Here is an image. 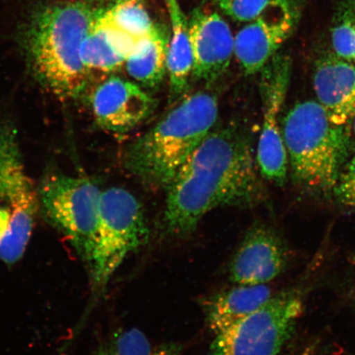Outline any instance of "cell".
Listing matches in <instances>:
<instances>
[{"instance_id":"6da1fadb","label":"cell","mask_w":355,"mask_h":355,"mask_svg":"<svg viewBox=\"0 0 355 355\" xmlns=\"http://www.w3.org/2000/svg\"><path fill=\"white\" fill-rule=\"evenodd\" d=\"M259 171L250 132L237 123L213 128L166 189V232L184 238L216 208L257 206L266 195Z\"/></svg>"},{"instance_id":"8fae6325","label":"cell","mask_w":355,"mask_h":355,"mask_svg":"<svg viewBox=\"0 0 355 355\" xmlns=\"http://www.w3.org/2000/svg\"><path fill=\"white\" fill-rule=\"evenodd\" d=\"M193 65L192 78L210 84L229 68L234 55V37L230 26L216 12L197 8L189 20Z\"/></svg>"},{"instance_id":"5b68a950","label":"cell","mask_w":355,"mask_h":355,"mask_svg":"<svg viewBox=\"0 0 355 355\" xmlns=\"http://www.w3.org/2000/svg\"><path fill=\"white\" fill-rule=\"evenodd\" d=\"M148 239L143 207L130 191L113 187L101 192L98 228L87 261L93 288L103 291L126 257Z\"/></svg>"},{"instance_id":"484cf974","label":"cell","mask_w":355,"mask_h":355,"mask_svg":"<svg viewBox=\"0 0 355 355\" xmlns=\"http://www.w3.org/2000/svg\"><path fill=\"white\" fill-rule=\"evenodd\" d=\"M352 130H353V135H354V144H355V119H354V121L352 123Z\"/></svg>"},{"instance_id":"2e32d148","label":"cell","mask_w":355,"mask_h":355,"mask_svg":"<svg viewBox=\"0 0 355 355\" xmlns=\"http://www.w3.org/2000/svg\"><path fill=\"white\" fill-rule=\"evenodd\" d=\"M171 21L166 73L168 77V103L174 104L187 92L192 78L193 58L191 46L189 20L178 0H166Z\"/></svg>"},{"instance_id":"30bf717a","label":"cell","mask_w":355,"mask_h":355,"mask_svg":"<svg viewBox=\"0 0 355 355\" xmlns=\"http://www.w3.org/2000/svg\"><path fill=\"white\" fill-rule=\"evenodd\" d=\"M290 248L272 226H251L230 261V279L237 285H263L281 276L290 263Z\"/></svg>"},{"instance_id":"9c48e42d","label":"cell","mask_w":355,"mask_h":355,"mask_svg":"<svg viewBox=\"0 0 355 355\" xmlns=\"http://www.w3.org/2000/svg\"><path fill=\"white\" fill-rule=\"evenodd\" d=\"M39 194L26 175L12 125L0 126V203L7 204L11 218L8 234L17 239L32 236Z\"/></svg>"},{"instance_id":"d6986e66","label":"cell","mask_w":355,"mask_h":355,"mask_svg":"<svg viewBox=\"0 0 355 355\" xmlns=\"http://www.w3.org/2000/svg\"><path fill=\"white\" fill-rule=\"evenodd\" d=\"M98 15L102 20L137 40L146 37L155 25L144 0H116L109 8L98 11Z\"/></svg>"},{"instance_id":"ac0fdd59","label":"cell","mask_w":355,"mask_h":355,"mask_svg":"<svg viewBox=\"0 0 355 355\" xmlns=\"http://www.w3.org/2000/svg\"><path fill=\"white\" fill-rule=\"evenodd\" d=\"M81 57L84 65L89 70L103 73L116 72L125 63V60L115 50L107 31L97 20L96 15L82 44Z\"/></svg>"},{"instance_id":"ba28073f","label":"cell","mask_w":355,"mask_h":355,"mask_svg":"<svg viewBox=\"0 0 355 355\" xmlns=\"http://www.w3.org/2000/svg\"><path fill=\"white\" fill-rule=\"evenodd\" d=\"M261 72L259 88L263 122L257 144V164L264 179L283 186L287 180L288 162L279 119L290 87L291 58L277 54Z\"/></svg>"},{"instance_id":"cb8c5ba5","label":"cell","mask_w":355,"mask_h":355,"mask_svg":"<svg viewBox=\"0 0 355 355\" xmlns=\"http://www.w3.org/2000/svg\"><path fill=\"white\" fill-rule=\"evenodd\" d=\"M181 345L177 343H165L153 349L149 355H181Z\"/></svg>"},{"instance_id":"d4e9b609","label":"cell","mask_w":355,"mask_h":355,"mask_svg":"<svg viewBox=\"0 0 355 355\" xmlns=\"http://www.w3.org/2000/svg\"><path fill=\"white\" fill-rule=\"evenodd\" d=\"M11 212L7 207H0V241L10 225Z\"/></svg>"},{"instance_id":"603a6c76","label":"cell","mask_w":355,"mask_h":355,"mask_svg":"<svg viewBox=\"0 0 355 355\" xmlns=\"http://www.w3.org/2000/svg\"><path fill=\"white\" fill-rule=\"evenodd\" d=\"M332 194L337 203L355 211V155L345 166Z\"/></svg>"},{"instance_id":"52a82bcc","label":"cell","mask_w":355,"mask_h":355,"mask_svg":"<svg viewBox=\"0 0 355 355\" xmlns=\"http://www.w3.org/2000/svg\"><path fill=\"white\" fill-rule=\"evenodd\" d=\"M101 192L86 178L52 175L43 180L38 193L48 218L86 261L98 228Z\"/></svg>"},{"instance_id":"277c9868","label":"cell","mask_w":355,"mask_h":355,"mask_svg":"<svg viewBox=\"0 0 355 355\" xmlns=\"http://www.w3.org/2000/svg\"><path fill=\"white\" fill-rule=\"evenodd\" d=\"M292 179L301 189L333 192L352 146V128L333 123L315 101H300L282 121Z\"/></svg>"},{"instance_id":"4fadbf2b","label":"cell","mask_w":355,"mask_h":355,"mask_svg":"<svg viewBox=\"0 0 355 355\" xmlns=\"http://www.w3.org/2000/svg\"><path fill=\"white\" fill-rule=\"evenodd\" d=\"M291 7L277 17L261 16L234 37V55L246 75L261 72L290 37L295 24Z\"/></svg>"},{"instance_id":"7c38bea8","label":"cell","mask_w":355,"mask_h":355,"mask_svg":"<svg viewBox=\"0 0 355 355\" xmlns=\"http://www.w3.org/2000/svg\"><path fill=\"white\" fill-rule=\"evenodd\" d=\"M92 105L99 126L110 132L125 133L153 113L155 101L139 84L111 76L96 87Z\"/></svg>"},{"instance_id":"5bb4252c","label":"cell","mask_w":355,"mask_h":355,"mask_svg":"<svg viewBox=\"0 0 355 355\" xmlns=\"http://www.w3.org/2000/svg\"><path fill=\"white\" fill-rule=\"evenodd\" d=\"M313 84L318 102L336 125L352 128L355 119V65L333 54L315 64Z\"/></svg>"},{"instance_id":"8992f818","label":"cell","mask_w":355,"mask_h":355,"mask_svg":"<svg viewBox=\"0 0 355 355\" xmlns=\"http://www.w3.org/2000/svg\"><path fill=\"white\" fill-rule=\"evenodd\" d=\"M304 309L301 288L274 294L255 312L216 334L209 355H279L294 334Z\"/></svg>"},{"instance_id":"ffe728a7","label":"cell","mask_w":355,"mask_h":355,"mask_svg":"<svg viewBox=\"0 0 355 355\" xmlns=\"http://www.w3.org/2000/svg\"><path fill=\"white\" fill-rule=\"evenodd\" d=\"M153 347L148 337L137 328L117 331L93 355H149Z\"/></svg>"},{"instance_id":"3957f363","label":"cell","mask_w":355,"mask_h":355,"mask_svg":"<svg viewBox=\"0 0 355 355\" xmlns=\"http://www.w3.org/2000/svg\"><path fill=\"white\" fill-rule=\"evenodd\" d=\"M218 114V99L211 92L185 97L127 146L124 166L148 187L166 189L186 159L215 127Z\"/></svg>"},{"instance_id":"44dd1931","label":"cell","mask_w":355,"mask_h":355,"mask_svg":"<svg viewBox=\"0 0 355 355\" xmlns=\"http://www.w3.org/2000/svg\"><path fill=\"white\" fill-rule=\"evenodd\" d=\"M335 55L355 65V8H343L331 30Z\"/></svg>"},{"instance_id":"7a4b0ae2","label":"cell","mask_w":355,"mask_h":355,"mask_svg":"<svg viewBox=\"0 0 355 355\" xmlns=\"http://www.w3.org/2000/svg\"><path fill=\"white\" fill-rule=\"evenodd\" d=\"M96 12L83 1L50 4L35 11L24 30V46L35 76L61 99L85 90L89 70L81 48Z\"/></svg>"},{"instance_id":"9a60e30c","label":"cell","mask_w":355,"mask_h":355,"mask_svg":"<svg viewBox=\"0 0 355 355\" xmlns=\"http://www.w3.org/2000/svg\"><path fill=\"white\" fill-rule=\"evenodd\" d=\"M263 285H237L208 296L202 302L206 322L214 334L228 329L255 312L273 295Z\"/></svg>"},{"instance_id":"e0dca14e","label":"cell","mask_w":355,"mask_h":355,"mask_svg":"<svg viewBox=\"0 0 355 355\" xmlns=\"http://www.w3.org/2000/svg\"><path fill=\"white\" fill-rule=\"evenodd\" d=\"M170 35L166 26L155 24L146 37L139 40L125 61L128 74L143 87L155 88L166 73Z\"/></svg>"},{"instance_id":"7402d4cb","label":"cell","mask_w":355,"mask_h":355,"mask_svg":"<svg viewBox=\"0 0 355 355\" xmlns=\"http://www.w3.org/2000/svg\"><path fill=\"white\" fill-rule=\"evenodd\" d=\"M225 15L237 21H252L269 8L287 6L288 0H214Z\"/></svg>"}]
</instances>
